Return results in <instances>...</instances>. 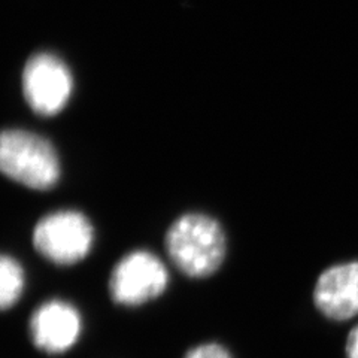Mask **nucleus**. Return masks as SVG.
I'll list each match as a JSON object with an SVG mask.
<instances>
[{"label": "nucleus", "instance_id": "10", "mask_svg": "<svg viewBox=\"0 0 358 358\" xmlns=\"http://www.w3.org/2000/svg\"><path fill=\"white\" fill-rule=\"evenodd\" d=\"M346 358H358V326L350 333L346 341Z\"/></svg>", "mask_w": 358, "mask_h": 358}, {"label": "nucleus", "instance_id": "1", "mask_svg": "<svg viewBox=\"0 0 358 358\" xmlns=\"http://www.w3.org/2000/svg\"><path fill=\"white\" fill-rule=\"evenodd\" d=\"M166 251L185 276L201 279L222 266L227 239L221 224L206 214L188 212L178 217L166 233Z\"/></svg>", "mask_w": 358, "mask_h": 358}, {"label": "nucleus", "instance_id": "9", "mask_svg": "<svg viewBox=\"0 0 358 358\" xmlns=\"http://www.w3.org/2000/svg\"><path fill=\"white\" fill-rule=\"evenodd\" d=\"M182 358H233V355L226 346L217 342H206L194 346Z\"/></svg>", "mask_w": 358, "mask_h": 358}, {"label": "nucleus", "instance_id": "6", "mask_svg": "<svg viewBox=\"0 0 358 358\" xmlns=\"http://www.w3.org/2000/svg\"><path fill=\"white\" fill-rule=\"evenodd\" d=\"M33 346L48 355L71 351L83 334V317L71 301L51 299L33 310L29 321Z\"/></svg>", "mask_w": 358, "mask_h": 358}, {"label": "nucleus", "instance_id": "2", "mask_svg": "<svg viewBox=\"0 0 358 358\" xmlns=\"http://www.w3.org/2000/svg\"><path fill=\"white\" fill-rule=\"evenodd\" d=\"M0 169L10 181L47 192L60 181L62 164L54 145L38 133L6 129L0 138Z\"/></svg>", "mask_w": 358, "mask_h": 358}, {"label": "nucleus", "instance_id": "7", "mask_svg": "<svg viewBox=\"0 0 358 358\" xmlns=\"http://www.w3.org/2000/svg\"><path fill=\"white\" fill-rule=\"evenodd\" d=\"M313 303L333 321L358 315V262L336 264L324 271L313 288Z\"/></svg>", "mask_w": 358, "mask_h": 358}, {"label": "nucleus", "instance_id": "3", "mask_svg": "<svg viewBox=\"0 0 358 358\" xmlns=\"http://www.w3.org/2000/svg\"><path fill=\"white\" fill-rule=\"evenodd\" d=\"M31 242L45 260L59 266H72L92 252L94 227L83 212L59 209L36 222Z\"/></svg>", "mask_w": 358, "mask_h": 358}, {"label": "nucleus", "instance_id": "5", "mask_svg": "<svg viewBox=\"0 0 358 358\" xmlns=\"http://www.w3.org/2000/svg\"><path fill=\"white\" fill-rule=\"evenodd\" d=\"M22 96L29 108L41 117H55L71 102L73 75L52 52H38L27 60L21 76Z\"/></svg>", "mask_w": 358, "mask_h": 358}, {"label": "nucleus", "instance_id": "8", "mask_svg": "<svg viewBox=\"0 0 358 358\" xmlns=\"http://www.w3.org/2000/svg\"><path fill=\"white\" fill-rule=\"evenodd\" d=\"M26 288V272L13 255L0 259V306L3 310L14 308Z\"/></svg>", "mask_w": 358, "mask_h": 358}, {"label": "nucleus", "instance_id": "4", "mask_svg": "<svg viewBox=\"0 0 358 358\" xmlns=\"http://www.w3.org/2000/svg\"><path fill=\"white\" fill-rule=\"evenodd\" d=\"M169 285V272L159 255L136 250L117 262L109 276V294L114 303L138 308L159 299Z\"/></svg>", "mask_w": 358, "mask_h": 358}]
</instances>
